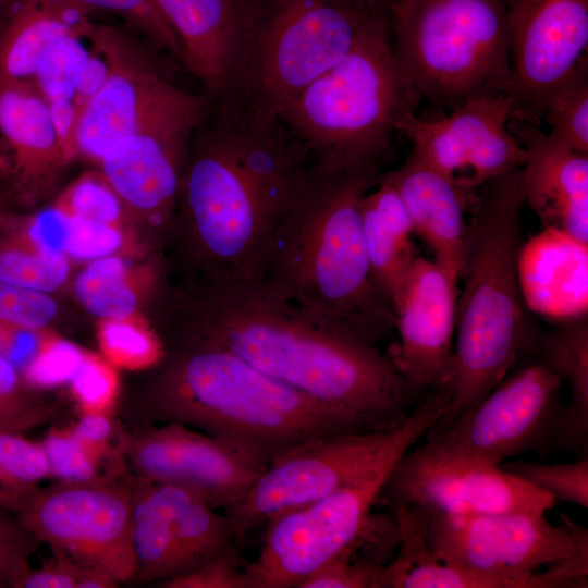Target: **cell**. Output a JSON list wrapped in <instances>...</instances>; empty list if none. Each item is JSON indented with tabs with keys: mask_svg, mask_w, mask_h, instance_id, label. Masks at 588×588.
Segmentation results:
<instances>
[{
	"mask_svg": "<svg viewBox=\"0 0 588 588\" xmlns=\"http://www.w3.org/2000/svg\"><path fill=\"white\" fill-rule=\"evenodd\" d=\"M184 303L183 343L224 350L369 431L399 427L427 393L376 344L314 317L259 281L205 278Z\"/></svg>",
	"mask_w": 588,
	"mask_h": 588,
	"instance_id": "1",
	"label": "cell"
},
{
	"mask_svg": "<svg viewBox=\"0 0 588 588\" xmlns=\"http://www.w3.org/2000/svg\"><path fill=\"white\" fill-rule=\"evenodd\" d=\"M311 166L278 111L240 90L208 97L177 197L205 278L259 281L273 232Z\"/></svg>",
	"mask_w": 588,
	"mask_h": 588,
	"instance_id": "2",
	"label": "cell"
},
{
	"mask_svg": "<svg viewBox=\"0 0 588 588\" xmlns=\"http://www.w3.org/2000/svg\"><path fill=\"white\" fill-rule=\"evenodd\" d=\"M381 172L329 174L313 163L270 241L259 282L278 297L369 343L395 330L370 270L360 200Z\"/></svg>",
	"mask_w": 588,
	"mask_h": 588,
	"instance_id": "3",
	"label": "cell"
},
{
	"mask_svg": "<svg viewBox=\"0 0 588 588\" xmlns=\"http://www.w3.org/2000/svg\"><path fill=\"white\" fill-rule=\"evenodd\" d=\"M145 409L152 422H177L225 440L265 468L307 441L372 432L235 355L194 343H183L164 365Z\"/></svg>",
	"mask_w": 588,
	"mask_h": 588,
	"instance_id": "4",
	"label": "cell"
},
{
	"mask_svg": "<svg viewBox=\"0 0 588 588\" xmlns=\"http://www.w3.org/2000/svg\"><path fill=\"white\" fill-rule=\"evenodd\" d=\"M479 189L457 299L453 355L439 389L448 407L426 436L480 402L539 342L527 318L517 271L525 205L522 171L515 169Z\"/></svg>",
	"mask_w": 588,
	"mask_h": 588,
	"instance_id": "5",
	"label": "cell"
},
{
	"mask_svg": "<svg viewBox=\"0 0 588 588\" xmlns=\"http://www.w3.org/2000/svg\"><path fill=\"white\" fill-rule=\"evenodd\" d=\"M420 100L393 51L389 17L370 14L348 52L280 115L322 172H381L397 121Z\"/></svg>",
	"mask_w": 588,
	"mask_h": 588,
	"instance_id": "6",
	"label": "cell"
},
{
	"mask_svg": "<svg viewBox=\"0 0 588 588\" xmlns=\"http://www.w3.org/2000/svg\"><path fill=\"white\" fill-rule=\"evenodd\" d=\"M393 51L436 109L507 95L510 40L504 0H402L389 15Z\"/></svg>",
	"mask_w": 588,
	"mask_h": 588,
	"instance_id": "7",
	"label": "cell"
},
{
	"mask_svg": "<svg viewBox=\"0 0 588 588\" xmlns=\"http://www.w3.org/2000/svg\"><path fill=\"white\" fill-rule=\"evenodd\" d=\"M448 400L429 391L396 428L307 441L272 462L223 510L237 543L269 519L366 481L396 462L443 416Z\"/></svg>",
	"mask_w": 588,
	"mask_h": 588,
	"instance_id": "8",
	"label": "cell"
},
{
	"mask_svg": "<svg viewBox=\"0 0 588 588\" xmlns=\"http://www.w3.org/2000/svg\"><path fill=\"white\" fill-rule=\"evenodd\" d=\"M424 515L427 542L446 564L528 588L588 586V531L564 514L559 525L539 512Z\"/></svg>",
	"mask_w": 588,
	"mask_h": 588,
	"instance_id": "9",
	"label": "cell"
},
{
	"mask_svg": "<svg viewBox=\"0 0 588 588\" xmlns=\"http://www.w3.org/2000/svg\"><path fill=\"white\" fill-rule=\"evenodd\" d=\"M370 14L340 0H249L235 90L280 113L348 52Z\"/></svg>",
	"mask_w": 588,
	"mask_h": 588,
	"instance_id": "10",
	"label": "cell"
},
{
	"mask_svg": "<svg viewBox=\"0 0 588 588\" xmlns=\"http://www.w3.org/2000/svg\"><path fill=\"white\" fill-rule=\"evenodd\" d=\"M537 346L480 402L426 441L495 465L525 452L541 458L558 451L586 452L588 437L563 400V380Z\"/></svg>",
	"mask_w": 588,
	"mask_h": 588,
	"instance_id": "11",
	"label": "cell"
},
{
	"mask_svg": "<svg viewBox=\"0 0 588 588\" xmlns=\"http://www.w3.org/2000/svg\"><path fill=\"white\" fill-rule=\"evenodd\" d=\"M11 513L39 542L118 584L136 577L131 481L102 479L37 488Z\"/></svg>",
	"mask_w": 588,
	"mask_h": 588,
	"instance_id": "12",
	"label": "cell"
},
{
	"mask_svg": "<svg viewBox=\"0 0 588 588\" xmlns=\"http://www.w3.org/2000/svg\"><path fill=\"white\" fill-rule=\"evenodd\" d=\"M379 501L390 510L409 507L440 515L547 513L558 503L499 465L443 451L427 441L416 443L397 461Z\"/></svg>",
	"mask_w": 588,
	"mask_h": 588,
	"instance_id": "13",
	"label": "cell"
},
{
	"mask_svg": "<svg viewBox=\"0 0 588 588\" xmlns=\"http://www.w3.org/2000/svg\"><path fill=\"white\" fill-rule=\"evenodd\" d=\"M393 467L269 519L258 555L245 562L248 587L298 588L305 578L350 547L370 519Z\"/></svg>",
	"mask_w": 588,
	"mask_h": 588,
	"instance_id": "14",
	"label": "cell"
},
{
	"mask_svg": "<svg viewBox=\"0 0 588 588\" xmlns=\"http://www.w3.org/2000/svg\"><path fill=\"white\" fill-rule=\"evenodd\" d=\"M511 99L505 94L473 98L442 117L404 114L399 134L411 151L463 192L473 194L489 181L525 163L523 145L511 133Z\"/></svg>",
	"mask_w": 588,
	"mask_h": 588,
	"instance_id": "15",
	"label": "cell"
},
{
	"mask_svg": "<svg viewBox=\"0 0 588 588\" xmlns=\"http://www.w3.org/2000/svg\"><path fill=\"white\" fill-rule=\"evenodd\" d=\"M207 105L206 94L182 90L98 162L122 203L152 225L164 223L177 204L188 144Z\"/></svg>",
	"mask_w": 588,
	"mask_h": 588,
	"instance_id": "16",
	"label": "cell"
},
{
	"mask_svg": "<svg viewBox=\"0 0 588 588\" xmlns=\"http://www.w3.org/2000/svg\"><path fill=\"white\" fill-rule=\"evenodd\" d=\"M512 117L540 123L546 99L587 57L588 0H504Z\"/></svg>",
	"mask_w": 588,
	"mask_h": 588,
	"instance_id": "17",
	"label": "cell"
},
{
	"mask_svg": "<svg viewBox=\"0 0 588 588\" xmlns=\"http://www.w3.org/2000/svg\"><path fill=\"white\" fill-rule=\"evenodd\" d=\"M85 37L105 57L109 73L79 113L75 147L76 156L99 162L182 90L169 83L122 30L91 22Z\"/></svg>",
	"mask_w": 588,
	"mask_h": 588,
	"instance_id": "18",
	"label": "cell"
},
{
	"mask_svg": "<svg viewBox=\"0 0 588 588\" xmlns=\"http://www.w3.org/2000/svg\"><path fill=\"white\" fill-rule=\"evenodd\" d=\"M122 444L137 477L187 488L222 510L266 469L225 440L177 422L140 429Z\"/></svg>",
	"mask_w": 588,
	"mask_h": 588,
	"instance_id": "19",
	"label": "cell"
},
{
	"mask_svg": "<svg viewBox=\"0 0 588 588\" xmlns=\"http://www.w3.org/2000/svg\"><path fill=\"white\" fill-rule=\"evenodd\" d=\"M456 285L438 264L417 256L393 308L399 340L385 354L424 391L439 390L449 373L456 329Z\"/></svg>",
	"mask_w": 588,
	"mask_h": 588,
	"instance_id": "20",
	"label": "cell"
},
{
	"mask_svg": "<svg viewBox=\"0 0 588 588\" xmlns=\"http://www.w3.org/2000/svg\"><path fill=\"white\" fill-rule=\"evenodd\" d=\"M539 124L513 117L507 124L526 152L525 204L544 226L588 244V155L556 142Z\"/></svg>",
	"mask_w": 588,
	"mask_h": 588,
	"instance_id": "21",
	"label": "cell"
},
{
	"mask_svg": "<svg viewBox=\"0 0 588 588\" xmlns=\"http://www.w3.org/2000/svg\"><path fill=\"white\" fill-rule=\"evenodd\" d=\"M249 0H157L180 45V60L217 98L236 88Z\"/></svg>",
	"mask_w": 588,
	"mask_h": 588,
	"instance_id": "22",
	"label": "cell"
},
{
	"mask_svg": "<svg viewBox=\"0 0 588 588\" xmlns=\"http://www.w3.org/2000/svg\"><path fill=\"white\" fill-rule=\"evenodd\" d=\"M65 160L46 99L29 81L0 79V200L22 199Z\"/></svg>",
	"mask_w": 588,
	"mask_h": 588,
	"instance_id": "23",
	"label": "cell"
},
{
	"mask_svg": "<svg viewBox=\"0 0 588 588\" xmlns=\"http://www.w3.org/2000/svg\"><path fill=\"white\" fill-rule=\"evenodd\" d=\"M377 180L392 185L402 198L416 233L431 249L433 261L456 281L467 258L469 225L466 211L477 195L461 191L412 151L397 168Z\"/></svg>",
	"mask_w": 588,
	"mask_h": 588,
	"instance_id": "24",
	"label": "cell"
},
{
	"mask_svg": "<svg viewBox=\"0 0 588 588\" xmlns=\"http://www.w3.org/2000/svg\"><path fill=\"white\" fill-rule=\"evenodd\" d=\"M517 271L530 310L563 322L587 315L588 244L544 226L522 245Z\"/></svg>",
	"mask_w": 588,
	"mask_h": 588,
	"instance_id": "25",
	"label": "cell"
},
{
	"mask_svg": "<svg viewBox=\"0 0 588 588\" xmlns=\"http://www.w3.org/2000/svg\"><path fill=\"white\" fill-rule=\"evenodd\" d=\"M90 22L72 0H10L0 10V79L30 81L51 44L86 35Z\"/></svg>",
	"mask_w": 588,
	"mask_h": 588,
	"instance_id": "26",
	"label": "cell"
},
{
	"mask_svg": "<svg viewBox=\"0 0 588 588\" xmlns=\"http://www.w3.org/2000/svg\"><path fill=\"white\" fill-rule=\"evenodd\" d=\"M136 577L163 581L177 574L176 518L189 489L137 477L131 480Z\"/></svg>",
	"mask_w": 588,
	"mask_h": 588,
	"instance_id": "27",
	"label": "cell"
},
{
	"mask_svg": "<svg viewBox=\"0 0 588 588\" xmlns=\"http://www.w3.org/2000/svg\"><path fill=\"white\" fill-rule=\"evenodd\" d=\"M177 574L194 571L237 547L229 518L200 494L189 491L176 518Z\"/></svg>",
	"mask_w": 588,
	"mask_h": 588,
	"instance_id": "28",
	"label": "cell"
},
{
	"mask_svg": "<svg viewBox=\"0 0 588 588\" xmlns=\"http://www.w3.org/2000/svg\"><path fill=\"white\" fill-rule=\"evenodd\" d=\"M538 351L566 380L569 408L581 434L588 437V324L587 317L561 322L558 330L540 339Z\"/></svg>",
	"mask_w": 588,
	"mask_h": 588,
	"instance_id": "29",
	"label": "cell"
},
{
	"mask_svg": "<svg viewBox=\"0 0 588 588\" xmlns=\"http://www.w3.org/2000/svg\"><path fill=\"white\" fill-rule=\"evenodd\" d=\"M367 257L375 283L392 309L397 304L416 259L412 243L388 229L375 210L360 200Z\"/></svg>",
	"mask_w": 588,
	"mask_h": 588,
	"instance_id": "30",
	"label": "cell"
},
{
	"mask_svg": "<svg viewBox=\"0 0 588 588\" xmlns=\"http://www.w3.org/2000/svg\"><path fill=\"white\" fill-rule=\"evenodd\" d=\"M541 120L553 139L588 155V57L546 99Z\"/></svg>",
	"mask_w": 588,
	"mask_h": 588,
	"instance_id": "31",
	"label": "cell"
},
{
	"mask_svg": "<svg viewBox=\"0 0 588 588\" xmlns=\"http://www.w3.org/2000/svg\"><path fill=\"white\" fill-rule=\"evenodd\" d=\"M69 264L63 253L46 252L0 225V280L50 292L66 279Z\"/></svg>",
	"mask_w": 588,
	"mask_h": 588,
	"instance_id": "32",
	"label": "cell"
},
{
	"mask_svg": "<svg viewBox=\"0 0 588 588\" xmlns=\"http://www.w3.org/2000/svg\"><path fill=\"white\" fill-rule=\"evenodd\" d=\"M74 292L89 313L107 319H126L137 305L126 282L125 265L117 257L94 259L77 275Z\"/></svg>",
	"mask_w": 588,
	"mask_h": 588,
	"instance_id": "33",
	"label": "cell"
},
{
	"mask_svg": "<svg viewBox=\"0 0 588 588\" xmlns=\"http://www.w3.org/2000/svg\"><path fill=\"white\" fill-rule=\"evenodd\" d=\"M50 476L40 443L21 433H0V506L10 511Z\"/></svg>",
	"mask_w": 588,
	"mask_h": 588,
	"instance_id": "34",
	"label": "cell"
},
{
	"mask_svg": "<svg viewBox=\"0 0 588 588\" xmlns=\"http://www.w3.org/2000/svg\"><path fill=\"white\" fill-rule=\"evenodd\" d=\"M84 34L65 35L41 54L29 81L47 102L72 100L90 50Z\"/></svg>",
	"mask_w": 588,
	"mask_h": 588,
	"instance_id": "35",
	"label": "cell"
},
{
	"mask_svg": "<svg viewBox=\"0 0 588 588\" xmlns=\"http://www.w3.org/2000/svg\"><path fill=\"white\" fill-rule=\"evenodd\" d=\"M499 466L549 493L556 502L565 501L588 507V458L574 463L542 464L502 462Z\"/></svg>",
	"mask_w": 588,
	"mask_h": 588,
	"instance_id": "36",
	"label": "cell"
},
{
	"mask_svg": "<svg viewBox=\"0 0 588 588\" xmlns=\"http://www.w3.org/2000/svg\"><path fill=\"white\" fill-rule=\"evenodd\" d=\"M88 15L106 12L120 16L152 44L180 58L179 40L157 0H72Z\"/></svg>",
	"mask_w": 588,
	"mask_h": 588,
	"instance_id": "37",
	"label": "cell"
},
{
	"mask_svg": "<svg viewBox=\"0 0 588 588\" xmlns=\"http://www.w3.org/2000/svg\"><path fill=\"white\" fill-rule=\"evenodd\" d=\"M122 205L102 174H87L65 191L58 208L70 217L114 225L121 216Z\"/></svg>",
	"mask_w": 588,
	"mask_h": 588,
	"instance_id": "38",
	"label": "cell"
},
{
	"mask_svg": "<svg viewBox=\"0 0 588 588\" xmlns=\"http://www.w3.org/2000/svg\"><path fill=\"white\" fill-rule=\"evenodd\" d=\"M385 566L348 547L305 578L298 588H383Z\"/></svg>",
	"mask_w": 588,
	"mask_h": 588,
	"instance_id": "39",
	"label": "cell"
},
{
	"mask_svg": "<svg viewBox=\"0 0 588 588\" xmlns=\"http://www.w3.org/2000/svg\"><path fill=\"white\" fill-rule=\"evenodd\" d=\"M40 445L46 454L50 476L62 482H93L102 480L98 475V461L71 431H52Z\"/></svg>",
	"mask_w": 588,
	"mask_h": 588,
	"instance_id": "40",
	"label": "cell"
},
{
	"mask_svg": "<svg viewBox=\"0 0 588 588\" xmlns=\"http://www.w3.org/2000/svg\"><path fill=\"white\" fill-rule=\"evenodd\" d=\"M56 301L44 291L0 280V323L20 330L46 327L57 315Z\"/></svg>",
	"mask_w": 588,
	"mask_h": 588,
	"instance_id": "41",
	"label": "cell"
},
{
	"mask_svg": "<svg viewBox=\"0 0 588 588\" xmlns=\"http://www.w3.org/2000/svg\"><path fill=\"white\" fill-rule=\"evenodd\" d=\"M106 354L125 367H143L155 363L160 351L152 338L143 329L124 319H109L100 332Z\"/></svg>",
	"mask_w": 588,
	"mask_h": 588,
	"instance_id": "42",
	"label": "cell"
},
{
	"mask_svg": "<svg viewBox=\"0 0 588 588\" xmlns=\"http://www.w3.org/2000/svg\"><path fill=\"white\" fill-rule=\"evenodd\" d=\"M39 543L10 511L0 506V587L17 588L30 569L29 558Z\"/></svg>",
	"mask_w": 588,
	"mask_h": 588,
	"instance_id": "43",
	"label": "cell"
},
{
	"mask_svg": "<svg viewBox=\"0 0 588 588\" xmlns=\"http://www.w3.org/2000/svg\"><path fill=\"white\" fill-rule=\"evenodd\" d=\"M84 357L75 345L54 340L39 346L24 371L26 383L39 388L52 387L72 379Z\"/></svg>",
	"mask_w": 588,
	"mask_h": 588,
	"instance_id": "44",
	"label": "cell"
},
{
	"mask_svg": "<svg viewBox=\"0 0 588 588\" xmlns=\"http://www.w3.org/2000/svg\"><path fill=\"white\" fill-rule=\"evenodd\" d=\"M164 588H249L237 547L192 572L163 580Z\"/></svg>",
	"mask_w": 588,
	"mask_h": 588,
	"instance_id": "45",
	"label": "cell"
},
{
	"mask_svg": "<svg viewBox=\"0 0 588 588\" xmlns=\"http://www.w3.org/2000/svg\"><path fill=\"white\" fill-rule=\"evenodd\" d=\"M85 412L103 413L114 400L117 381L112 370L96 357L85 355L70 380Z\"/></svg>",
	"mask_w": 588,
	"mask_h": 588,
	"instance_id": "46",
	"label": "cell"
},
{
	"mask_svg": "<svg viewBox=\"0 0 588 588\" xmlns=\"http://www.w3.org/2000/svg\"><path fill=\"white\" fill-rule=\"evenodd\" d=\"M121 244L122 236L114 225L70 217V231L64 253L71 257L75 259L102 258L117 250Z\"/></svg>",
	"mask_w": 588,
	"mask_h": 588,
	"instance_id": "47",
	"label": "cell"
},
{
	"mask_svg": "<svg viewBox=\"0 0 588 588\" xmlns=\"http://www.w3.org/2000/svg\"><path fill=\"white\" fill-rule=\"evenodd\" d=\"M0 225L39 249L64 253L70 231V217L56 207L32 218L23 230L16 229L4 218L0 219Z\"/></svg>",
	"mask_w": 588,
	"mask_h": 588,
	"instance_id": "48",
	"label": "cell"
},
{
	"mask_svg": "<svg viewBox=\"0 0 588 588\" xmlns=\"http://www.w3.org/2000/svg\"><path fill=\"white\" fill-rule=\"evenodd\" d=\"M51 411L39 404H16L0 400V433H22L50 420Z\"/></svg>",
	"mask_w": 588,
	"mask_h": 588,
	"instance_id": "49",
	"label": "cell"
},
{
	"mask_svg": "<svg viewBox=\"0 0 588 588\" xmlns=\"http://www.w3.org/2000/svg\"><path fill=\"white\" fill-rule=\"evenodd\" d=\"M113 426L101 412H85L71 430L73 436L97 457L108 448Z\"/></svg>",
	"mask_w": 588,
	"mask_h": 588,
	"instance_id": "50",
	"label": "cell"
},
{
	"mask_svg": "<svg viewBox=\"0 0 588 588\" xmlns=\"http://www.w3.org/2000/svg\"><path fill=\"white\" fill-rule=\"evenodd\" d=\"M108 73L109 65L105 57L98 50L90 49L72 99L79 113L102 87Z\"/></svg>",
	"mask_w": 588,
	"mask_h": 588,
	"instance_id": "51",
	"label": "cell"
},
{
	"mask_svg": "<svg viewBox=\"0 0 588 588\" xmlns=\"http://www.w3.org/2000/svg\"><path fill=\"white\" fill-rule=\"evenodd\" d=\"M0 400L16 404H36L24 390L16 366L0 353Z\"/></svg>",
	"mask_w": 588,
	"mask_h": 588,
	"instance_id": "52",
	"label": "cell"
},
{
	"mask_svg": "<svg viewBox=\"0 0 588 588\" xmlns=\"http://www.w3.org/2000/svg\"><path fill=\"white\" fill-rule=\"evenodd\" d=\"M360 11L389 17L392 9L402 0H340Z\"/></svg>",
	"mask_w": 588,
	"mask_h": 588,
	"instance_id": "53",
	"label": "cell"
},
{
	"mask_svg": "<svg viewBox=\"0 0 588 588\" xmlns=\"http://www.w3.org/2000/svg\"><path fill=\"white\" fill-rule=\"evenodd\" d=\"M17 329H12L0 323V353L7 356Z\"/></svg>",
	"mask_w": 588,
	"mask_h": 588,
	"instance_id": "54",
	"label": "cell"
},
{
	"mask_svg": "<svg viewBox=\"0 0 588 588\" xmlns=\"http://www.w3.org/2000/svg\"><path fill=\"white\" fill-rule=\"evenodd\" d=\"M10 0H0V10L9 2Z\"/></svg>",
	"mask_w": 588,
	"mask_h": 588,
	"instance_id": "55",
	"label": "cell"
}]
</instances>
